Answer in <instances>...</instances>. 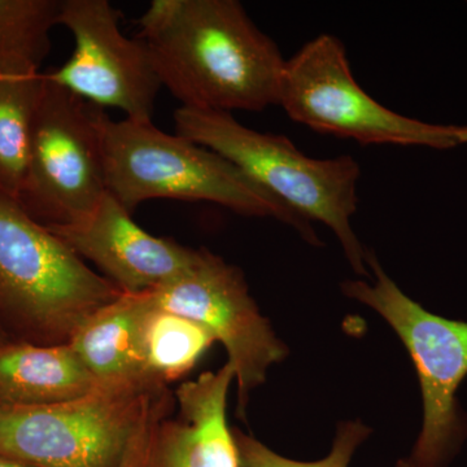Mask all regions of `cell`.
<instances>
[{
	"label": "cell",
	"instance_id": "1",
	"mask_svg": "<svg viewBox=\"0 0 467 467\" xmlns=\"http://www.w3.org/2000/svg\"><path fill=\"white\" fill-rule=\"evenodd\" d=\"M140 26L160 82L182 107L278 106L285 60L236 0H153Z\"/></svg>",
	"mask_w": 467,
	"mask_h": 467
},
{
	"label": "cell",
	"instance_id": "2",
	"mask_svg": "<svg viewBox=\"0 0 467 467\" xmlns=\"http://www.w3.org/2000/svg\"><path fill=\"white\" fill-rule=\"evenodd\" d=\"M98 125L107 192L130 213L150 199L208 202L243 216L276 218L318 242L308 221L213 150L152 121H115L103 109Z\"/></svg>",
	"mask_w": 467,
	"mask_h": 467
},
{
	"label": "cell",
	"instance_id": "3",
	"mask_svg": "<svg viewBox=\"0 0 467 467\" xmlns=\"http://www.w3.org/2000/svg\"><path fill=\"white\" fill-rule=\"evenodd\" d=\"M121 295L0 190V331L8 340L67 344Z\"/></svg>",
	"mask_w": 467,
	"mask_h": 467
},
{
	"label": "cell",
	"instance_id": "4",
	"mask_svg": "<svg viewBox=\"0 0 467 467\" xmlns=\"http://www.w3.org/2000/svg\"><path fill=\"white\" fill-rule=\"evenodd\" d=\"M174 126L175 133L229 160L297 216L330 227L353 270L368 275L367 252L350 225L361 175L355 159L308 158L284 135L260 133L221 110L181 106Z\"/></svg>",
	"mask_w": 467,
	"mask_h": 467
},
{
	"label": "cell",
	"instance_id": "5",
	"mask_svg": "<svg viewBox=\"0 0 467 467\" xmlns=\"http://www.w3.org/2000/svg\"><path fill=\"white\" fill-rule=\"evenodd\" d=\"M171 405L167 386L158 382L100 386L58 404L0 405V456L34 467H119Z\"/></svg>",
	"mask_w": 467,
	"mask_h": 467
},
{
	"label": "cell",
	"instance_id": "6",
	"mask_svg": "<svg viewBox=\"0 0 467 467\" xmlns=\"http://www.w3.org/2000/svg\"><path fill=\"white\" fill-rule=\"evenodd\" d=\"M278 106L292 121L362 146L448 150L467 143V126L426 124L378 103L350 72L343 43L328 34L312 39L285 60Z\"/></svg>",
	"mask_w": 467,
	"mask_h": 467
},
{
	"label": "cell",
	"instance_id": "7",
	"mask_svg": "<svg viewBox=\"0 0 467 467\" xmlns=\"http://www.w3.org/2000/svg\"><path fill=\"white\" fill-rule=\"evenodd\" d=\"M368 265L377 281L343 284L344 294L367 304L389 325L416 365L423 396V427L411 453L416 467H447L466 434L456 392L467 376V324L439 317L402 294L373 254Z\"/></svg>",
	"mask_w": 467,
	"mask_h": 467
},
{
	"label": "cell",
	"instance_id": "8",
	"mask_svg": "<svg viewBox=\"0 0 467 467\" xmlns=\"http://www.w3.org/2000/svg\"><path fill=\"white\" fill-rule=\"evenodd\" d=\"M99 110L45 77L16 198L42 225L78 220L107 192Z\"/></svg>",
	"mask_w": 467,
	"mask_h": 467
},
{
	"label": "cell",
	"instance_id": "9",
	"mask_svg": "<svg viewBox=\"0 0 467 467\" xmlns=\"http://www.w3.org/2000/svg\"><path fill=\"white\" fill-rule=\"evenodd\" d=\"M150 294L155 308L198 322L223 344L238 383V414H244L251 392L287 348L261 316L241 270L202 248L189 269Z\"/></svg>",
	"mask_w": 467,
	"mask_h": 467
},
{
	"label": "cell",
	"instance_id": "10",
	"mask_svg": "<svg viewBox=\"0 0 467 467\" xmlns=\"http://www.w3.org/2000/svg\"><path fill=\"white\" fill-rule=\"evenodd\" d=\"M121 12L109 0H60L57 26L75 38V51L46 79L92 104L122 110L131 121H152L161 82L140 38L119 30Z\"/></svg>",
	"mask_w": 467,
	"mask_h": 467
},
{
	"label": "cell",
	"instance_id": "11",
	"mask_svg": "<svg viewBox=\"0 0 467 467\" xmlns=\"http://www.w3.org/2000/svg\"><path fill=\"white\" fill-rule=\"evenodd\" d=\"M82 260L95 264L122 294L155 290L182 275L198 250L158 238L138 226L109 192L88 214L46 226Z\"/></svg>",
	"mask_w": 467,
	"mask_h": 467
},
{
	"label": "cell",
	"instance_id": "12",
	"mask_svg": "<svg viewBox=\"0 0 467 467\" xmlns=\"http://www.w3.org/2000/svg\"><path fill=\"white\" fill-rule=\"evenodd\" d=\"M229 362L202 373L175 391L180 414L160 425L155 467H242L238 445L226 420Z\"/></svg>",
	"mask_w": 467,
	"mask_h": 467
},
{
	"label": "cell",
	"instance_id": "13",
	"mask_svg": "<svg viewBox=\"0 0 467 467\" xmlns=\"http://www.w3.org/2000/svg\"><path fill=\"white\" fill-rule=\"evenodd\" d=\"M152 309L150 291L122 294L73 335L69 346L99 386L156 382L144 350V327Z\"/></svg>",
	"mask_w": 467,
	"mask_h": 467
},
{
	"label": "cell",
	"instance_id": "14",
	"mask_svg": "<svg viewBox=\"0 0 467 467\" xmlns=\"http://www.w3.org/2000/svg\"><path fill=\"white\" fill-rule=\"evenodd\" d=\"M67 344H0V405L38 407L84 398L98 389Z\"/></svg>",
	"mask_w": 467,
	"mask_h": 467
},
{
	"label": "cell",
	"instance_id": "15",
	"mask_svg": "<svg viewBox=\"0 0 467 467\" xmlns=\"http://www.w3.org/2000/svg\"><path fill=\"white\" fill-rule=\"evenodd\" d=\"M45 76L23 58L0 60V190L17 198Z\"/></svg>",
	"mask_w": 467,
	"mask_h": 467
},
{
	"label": "cell",
	"instance_id": "16",
	"mask_svg": "<svg viewBox=\"0 0 467 467\" xmlns=\"http://www.w3.org/2000/svg\"><path fill=\"white\" fill-rule=\"evenodd\" d=\"M213 342V335L198 322L153 306L144 327L150 377L165 386L180 379L192 371Z\"/></svg>",
	"mask_w": 467,
	"mask_h": 467
},
{
	"label": "cell",
	"instance_id": "17",
	"mask_svg": "<svg viewBox=\"0 0 467 467\" xmlns=\"http://www.w3.org/2000/svg\"><path fill=\"white\" fill-rule=\"evenodd\" d=\"M58 11L60 0H0V60L23 58L41 66Z\"/></svg>",
	"mask_w": 467,
	"mask_h": 467
},
{
	"label": "cell",
	"instance_id": "18",
	"mask_svg": "<svg viewBox=\"0 0 467 467\" xmlns=\"http://www.w3.org/2000/svg\"><path fill=\"white\" fill-rule=\"evenodd\" d=\"M242 467H348L355 451L370 434V430L359 422L342 423L337 429L333 450L326 459L316 462H299L279 456L263 442L234 430Z\"/></svg>",
	"mask_w": 467,
	"mask_h": 467
},
{
	"label": "cell",
	"instance_id": "19",
	"mask_svg": "<svg viewBox=\"0 0 467 467\" xmlns=\"http://www.w3.org/2000/svg\"><path fill=\"white\" fill-rule=\"evenodd\" d=\"M169 409L171 408L160 411L158 416L150 420L142 434L138 436L137 441L131 445L119 467H155L159 429L164 418L168 417Z\"/></svg>",
	"mask_w": 467,
	"mask_h": 467
},
{
	"label": "cell",
	"instance_id": "20",
	"mask_svg": "<svg viewBox=\"0 0 467 467\" xmlns=\"http://www.w3.org/2000/svg\"><path fill=\"white\" fill-rule=\"evenodd\" d=\"M0 467H34L27 465L23 461L11 459V457L0 456Z\"/></svg>",
	"mask_w": 467,
	"mask_h": 467
},
{
	"label": "cell",
	"instance_id": "21",
	"mask_svg": "<svg viewBox=\"0 0 467 467\" xmlns=\"http://www.w3.org/2000/svg\"><path fill=\"white\" fill-rule=\"evenodd\" d=\"M396 467H416L414 465H411L410 461L409 460H401L400 462L398 463V466Z\"/></svg>",
	"mask_w": 467,
	"mask_h": 467
},
{
	"label": "cell",
	"instance_id": "22",
	"mask_svg": "<svg viewBox=\"0 0 467 467\" xmlns=\"http://www.w3.org/2000/svg\"><path fill=\"white\" fill-rule=\"evenodd\" d=\"M7 340H8V337H5V335L3 334L2 331H0V344L7 342Z\"/></svg>",
	"mask_w": 467,
	"mask_h": 467
}]
</instances>
